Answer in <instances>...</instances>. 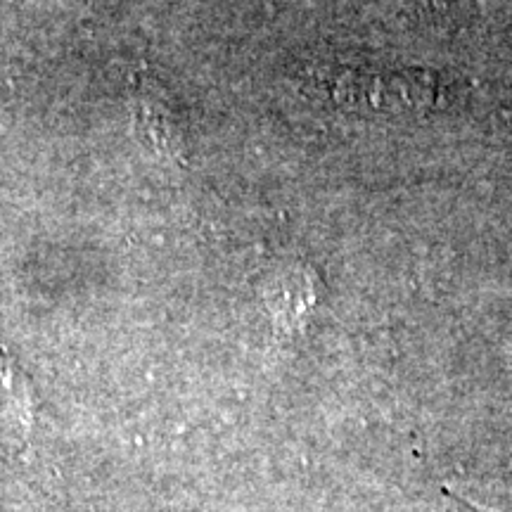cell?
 Listing matches in <instances>:
<instances>
[{"label": "cell", "instance_id": "cell-1", "mask_svg": "<svg viewBox=\"0 0 512 512\" xmlns=\"http://www.w3.org/2000/svg\"><path fill=\"white\" fill-rule=\"evenodd\" d=\"M138 124L145 138L155 150L171 155L174 152V128H171V117L157 105L152 98H143L138 102Z\"/></svg>", "mask_w": 512, "mask_h": 512}]
</instances>
